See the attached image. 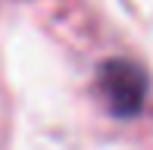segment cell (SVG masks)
<instances>
[{
	"instance_id": "6da1fadb",
	"label": "cell",
	"mask_w": 153,
	"mask_h": 150,
	"mask_svg": "<svg viewBox=\"0 0 153 150\" xmlns=\"http://www.w3.org/2000/svg\"><path fill=\"white\" fill-rule=\"evenodd\" d=\"M97 88H100V97L109 106V113L119 116V119H131L144 106L147 75L137 69L131 59H106L100 66Z\"/></svg>"
}]
</instances>
